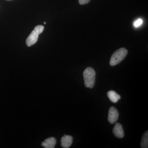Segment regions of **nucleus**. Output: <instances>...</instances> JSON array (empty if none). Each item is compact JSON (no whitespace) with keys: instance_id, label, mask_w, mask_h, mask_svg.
I'll return each instance as SVG.
<instances>
[{"instance_id":"1","label":"nucleus","mask_w":148,"mask_h":148,"mask_svg":"<svg viewBox=\"0 0 148 148\" xmlns=\"http://www.w3.org/2000/svg\"><path fill=\"white\" fill-rule=\"evenodd\" d=\"M96 73L91 67H88L83 73L84 79L86 87L92 88L95 83Z\"/></svg>"},{"instance_id":"2","label":"nucleus","mask_w":148,"mask_h":148,"mask_svg":"<svg viewBox=\"0 0 148 148\" xmlns=\"http://www.w3.org/2000/svg\"><path fill=\"white\" fill-rule=\"evenodd\" d=\"M127 50L125 48L118 49L112 55L110 61V65L115 66L119 64L125 58L127 55Z\"/></svg>"},{"instance_id":"3","label":"nucleus","mask_w":148,"mask_h":148,"mask_svg":"<svg viewBox=\"0 0 148 148\" xmlns=\"http://www.w3.org/2000/svg\"><path fill=\"white\" fill-rule=\"evenodd\" d=\"M44 27L42 25H38L35 27L26 40V44L28 47L34 45L38 41L39 35L42 33Z\"/></svg>"},{"instance_id":"4","label":"nucleus","mask_w":148,"mask_h":148,"mask_svg":"<svg viewBox=\"0 0 148 148\" xmlns=\"http://www.w3.org/2000/svg\"><path fill=\"white\" fill-rule=\"evenodd\" d=\"M119 113L115 107H111L109 111L108 120L111 124L115 123L119 119Z\"/></svg>"},{"instance_id":"5","label":"nucleus","mask_w":148,"mask_h":148,"mask_svg":"<svg viewBox=\"0 0 148 148\" xmlns=\"http://www.w3.org/2000/svg\"><path fill=\"white\" fill-rule=\"evenodd\" d=\"M73 142V138L71 136L64 135L61 139V145L62 147L68 148L71 145Z\"/></svg>"},{"instance_id":"6","label":"nucleus","mask_w":148,"mask_h":148,"mask_svg":"<svg viewBox=\"0 0 148 148\" xmlns=\"http://www.w3.org/2000/svg\"><path fill=\"white\" fill-rule=\"evenodd\" d=\"M113 132L116 138H122L124 137V131L122 126L119 123L115 125L113 130Z\"/></svg>"},{"instance_id":"7","label":"nucleus","mask_w":148,"mask_h":148,"mask_svg":"<svg viewBox=\"0 0 148 148\" xmlns=\"http://www.w3.org/2000/svg\"><path fill=\"white\" fill-rule=\"evenodd\" d=\"M56 141L55 138L50 137L46 139L41 144V145L45 148H54Z\"/></svg>"},{"instance_id":"8","label":"nucleus","mask_w":148,"mask_h":148,"mask_svg":"<svg viewBox=\"0 0 148 148\" xmlns=\"http://www.w3.org/2000/svg\"><path fill=\"white\" fill-rule=\"evenodd\" d=\"M107 95L110 100L113 103H116L121 99L120 95L114 90L109 91L107 93Z\"/></svg>"},{"instance_id":"9","label":"nucleus","mask_w":148,"mask_h":148,"mask_svg":"<svg viewBox=\"0 0 148 148\" xmlns=\"http://www.w3.org/2000/svg\"><path fill=\"white\" fill-rule=\"evenodd\" d=\"M148 131H147L143 134L141 142V147L142 148L148 147Z\"/></svg>"},{"instance_id":"10","label":"nucleus","mask_w":148,"mask_h":148,"mask_svg":"<svg viewBox=\"0 0 148 148\" xmlns=\"http://www.w3.org/2000/svg\"><path fill=\"white\" fill-rule=\"evenodd\" d=\"M143 23V20L141 18H138L134 22V26L137 28L141 26Z\"/></svg>"},{"instance_id":"11","label":"nucleus","mask_w":148,"mask_h":148,"mask_svg":"<svg viewBox=\"0 0 148 148\" xmlns=\"http://www.w3.org/2000/svg\"><path fill=\"white\" fill-rule=\"evenodd\" d=\"M90 1V0H79V4L81 5L86 4L89 2Z\"/></svg>"},{"instance_id":"12","label":"nucleus","mask_w":148,"mask_h":148,"mask_svg":"<svg viewBox=\"0 0 148 148\" xmlns=\"http://www.w3.org/2000/svg\"><path fill=\"white\" fill-rule=\"evenodd\" d=\"M6 1H11V0H6Z\"/></svg>"},{"instance_id":"13","label":"nucleus","mask_w":148,"mask_h":148,"mask_svg":"<svg viewBox=\"0 0 148 148\" xmlns=\"http://www.w3.org/2000/svg\"><path fill=\"white\" fill-rule=\"evenodd\" d=\"M44 24H46V22H44Z\"/></svg>"}]
</instances>
